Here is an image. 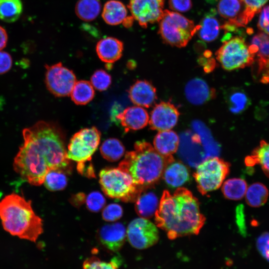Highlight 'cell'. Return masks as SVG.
<instances>
[{"label":"cell","mask_w":269,"mask_h":269,"mask_svg":"<svg viewBox=\"0 0 269 269\" xmlns=\"http://www.w3.org/2000/svg\"><path fill=\"white\" fill-rule=\"evenodd\" d=\"M23 144L13 161L15 171L31 185L43 183L50 170L68 171L65 135L56 124L39 121L22 130Z\"/></svg>","instance_id":"6da1fadb"},{"label":"cell","mask_w":269,"mask_h":269,"mask_svg":"<svg viewBox=\"0 0 269 269\" xmlns=\"http://www.w3.org/2000/svg\"><path fill=\"white\" fill-rule=\"evenodd\" d=\"M154 216L156 226L170 240L198 235L205 221L197 198L183 187L173 194L164 190Z\"/></svg>","instance_id":"7a4b0ae2"},{"label":"cell","mask_w":269,"mask_h":269,"mask_svg":"<svg viewBox=\"0 0 269 269\" xmlns=\"http://www.w3.org/2000/svg\"><path fill=\"white\" fill-rule=\"evenodd\" d=\"M174 161L172 155L164 156L150 143L141 140L135 143L133 150L126 153L118 167L128 173L134 183L143 190L157 182L166 167Z\"/></svg>","instance_id":"3957f363"},{"label":"cell","mask_w":269,"mask_h":269,"mask_svg":"<svg viewBox=\"0 0 269 269\" xmlns=\"http://www.w3.org/2000/svg\"><path fill=\"white\" fill-rule=\"evenodd\" d=\"M0 218L3 229L20 239L34 242L43 231L42 219L33 211L31 201L16 193L0 201Z\"/></svg>","instance_id":"277c9868"},{"label":"cell","mask_w":269,"mask_h":269,"mask_svg":"<svg viewBox=\"0 0 269 269\" xmlns=\"http://www.w3.org/2000/svg\"><path fill=\"white\" fill-rule=\"evenodd\" d=\"M99 182L105 194L124 202L135 201L143 190L133 182L130 175L119 167L106 168L99 173Z\"/></svg>","instance_id":"5b68a950"},{"label":"cell","mask_w":269,"mask_h":269,"mask_svg":"<svg viewBox=\"0 0 269 269\" xmlns=\"http://www.w3.org/2000/svg\"><path fill=\"white\" fill-rule=\"evenodd\" d=\"M193 22L179 12L164 10L159 20V34L167 44L178 48L185 47L196 32Z\"/></svg>","instance_id":"8992f818"},{"label":"cell","mask_w":269,"mask_h":269,"mask_svg":"<svg viewBox=\"0 0 269 269\" xmlns=\"http://www.w3.org/2000/svg\"><path fill=\"white\" fill-rule=\"evenodd\" d=\"M215 54L222 67L227 71L249 66L253 63L255 58L249 46L240 36H232L223 41V44Z\"/></svg>","instance_id":"52a82bcc"},{"label":"cell","mask_w":269,"mask_h":269,"mask_svg":"<svg viewBox=\"0 0 269 269\" xmlns=\"http://www.w3.org/2000/svg\"><path fill=\"white\" fill-rule=\"evenodd\" d=\"M230 167L229 163L218 157L208 158L199 164L193 176L200 193L204 195L220 187Z\"/></svg>","instance_id":"ba28073f"},{"label":"cell","mask_w":269,"mask_h":269,"mask_svg":"<svg viewBox=\"0 0 269 269\" xmlns=\"http://www.w3.org/2000/svg\"><path fill=\"white\" fill-rule=\"evenodd\" d=\"M100 138L101 133L95 127L80 130L70 140L67 150L68 159L78 163L91 161Z\"/></svg>","instance_id":"9c48e42d"},{"label":"cell","mask_w":269,"mask_h":269,"mask_svg":"<svg viewBox=\"0 0 269 269\" xmlns=\"http://www.w3.org/2000/svg\"><path fill=\"white\" fill-rule=\"evenodd\" d=\"M45 83L48 90L54 96H69L76 82L73 72L63 66L61 62L45 65Z\"/></svg>","instance_id":"30bf717a"},{"label":"cell","mask_w":269,"mask_h":269,"mask_svg":"<svg viewBox=\"0 0 269 269\" xmlns=\"http://www.w3.org/2000/svg\"><path fill=\"white\" fill-rule=\"evenodd\" d=\"M127 236L131 245L138 250L148 248L157 243L159 240L157 226L142 217L135 218L130 223Z\"/></svg>","instance_id":"8fae6325"},{"label":"cell","mask_w":269,"mask_h":269,"mask_svg":"<svg viewBox=\"0 0 269 269\" xmlns=\"http://www.w3.org/2000/svg\"><path fill=\"white\" fill-rule=\"evenodd\" d=\"M164 0H130L132 17L143 27L159 20L163 13Z\"/></svg>","instance_id":"7c38bea8"},{"label":"cell","mask_w":269,"mask_h":269,"mask_svg":"<svg viewBox=\"0 0 269 269\" xmlns=\"http://www.w3.org/2000/svg\"><path fill=\"white\" fill-rule=\"evenodd\" d=\"M180 113L169 102L156 104L150 113L148 124L150 129L158 132L171 130L177 123Z\"/></svg>","instance_id":"4fadbf2b"},{"label":"cell","mask_w":269,"mask_h":269,"mask_svg":"<svg viewBox=\"0 0 269 269\" xmlns=\"http://www.w3.org/2000/svg\"><path fill=\"white\" fill-rule=\"evenodd\" d=\"M126 236V228L121 223L105 225L97 233V239L101 245L113 253L118 252L122 248Z\"/></svg>","instance_id":"5bb4252c"},{"label":"cell","mask_w":269,"mask_h":269,"mask_svg":"<svg viewBox=\"0 0 269 269\" xmlns=\"http://www.w3.org/2000/svg\"><path fill=\"white\" fill-rule=\"evenodd\" d=\"M217 10L220 16L227 20V22L239 27H244L249 22L242 0H220Z\"/></svg>","instance_id":"9a60e30c"},{"label":"cell","mask_w":269,"mask_h":269,"mask_svg":"<svg viewBox=\"0 0 269 269\" xmlns=\"http://www.w3.org/2000/svg\"><path fill=\"white\" fill-rule=\"evenodd\" d=\"M184 93L188 101L195 105H201L214 99L216 96L215 89L199 78L189 81L185 86Z\"/></svg>","instance_id":"2e32d148"},{"label":"cell","mask_w":269,"mask_h":269,"mask_svg":"<svg viewBox=\"0 0 269 269\" xmlns=\"http://www.w3.org/2000/svg\"><path fill=\"white\" fill-rule=\"evenodd\" d=\"M129 97L134 105L149 108L155 103L157 97L156 88L149 81L137 80L129 90Z\"/></svg>","instance_id":"e0dca14e"},{"label":"cell","mask_w":269,"mask_h":269,"mask_svg":"<svg viewBox=\"0 0 269 269\" xmlns=\"http://www.w3.org/2000/svg\"><path fill=\"white\" fill-rule=\"evenodd\" d=\"M125 131H136L143 129L148 124L149 116L146 110L140 106L125 109L116 116Z\"/></svg>","instance_id":"ac0fdd59"},{"label":"cell","mask_w":269,"mask_h":269,"mask_svg":"<svg viewBox=\"0 0 269 269\" xmlns=\"http://www.w3.org/2000/svg\"><path fill=\"white\" fill-rule=\"evenodd\" d=\"M249 48L256 57L258 73H265L269 70V35L264 32H259L252 38Z\"/></svg>","instance_id":"d6986e66"},{"label":"cell","mask_w":269,"mask_h":269,"mask_svg":"<svg viewBox=\"0 0 269 269\" xmlns=\"http://www.w3.org/2000/svg\"><path fill=\"white\" fill-rule=\"evenodd\" d=\"M96 49L99 58L103 62L111 64L121 57L123 43L116 38L107 37L98 42Z\"/></svg>","instance_id":"ffe728a7"},{"label":"cell","mask_w":269,"mask_h":269,"mask_svg":"<svg viewBox=\"0 0 269 269\" xmlns=\"http://www.w3.org/2000/svg\"><path fill=\"white\" fill-rule=\"evenodd\" d=\"M153 147L164 156L172 155L179 146V138L177 134L171 130L159 132L153 139Z\"/></svg>","instance_id":"44dd1931"},{"label":"cell","mask_w":269,"mask_h":269,"mask_svg":"<svg viewBox=\"0 0 269 269\" xmlns=\"http://www.w3.org/2000/svg\"><path fill=\"white\" fill-rule=\"evenodd\" d=\"M163 177L166 184L171 187H179L189 179V170L180 162L173 161L165 168Z\"/></svg>","instance_id":"7402d4cb"},{"label":"cell","mask_w":269,"mask_h":269,"mask_svg":"<svg viewBox=\"0 0 269 269\" xmlns=\"http://www.w3.org/2000/svg\"><path fill=\"white\" fill-rule=\"evenodd\" d=\"M224 98L231 112L240 114L251 105V100L247 94L239 88H231L224 93Z\"/></svg>","instance_id":"603a6c76"},{"label":"cell","mask_w":269,"mask_h":269,"mask_svg":"<svg viewBox=\"0 0 269 269\" xmlns=\"http://www.w3.org/2000/svg\"><path fill=\"white\" fill-rule=\"evenodd\" d=\"M127 9L123 3L117 0H110L105 4L102 16L107 24L116 25L123 23L127 17Z\"/></svg>","instance_id":"cb8c5ba5"},{"label":"cell","mask_w":269,"mask_h":269,"mask_svg":"<svg viewBox=\"0 0 269 269\" xmlns=\"http://www.w3.org/2000/svg\"><path fill=\"white\" fill-rule=\"evenodd\" d=\"M158 204V198L153 192L142 191L135 200V210L140 217L149 218L154 215Z\"/></svg>","instance_id":"d4e9b609"},{"label":"cell","mask_w":269,"mask_h":269,"mask_svg":"<svg viewBox=\"0 0 269 269\" xmlns=\"http://www.w3.org/2000/svg\"><path fill=\"white\" fill-rule=\"evenodd\" d=\"M199 37L203 41L211 42L218 36L221 27L218 19L212 13H208L196 25Z\"/></svg>","instance_id":"484cf974"},{"label":"cell","mask_w":269,"mask_h":269,"mask_svg":"<svg viewBox=\"0 0 269 269\" xmlns=\"http://www.w3.org/2000/svg\"><path fill=\"white\" fill-rule=\"evenodd\" d=\"M245 161L248 166L259 164L269 177V143L261 140L260 145L254 149L251 155L247 157Z\"/></svg>","instance_id":"4316f807"},{"label":"cell","mask_w":269,"mask_h":269,"mask_svg":"<svg viewBox=\"0 0 269 269\" xmlns=\"http://www.w3.org/2000/svg\"><path fill=\"white\" fill-rule=\"evenodd\" d=\"M93 88L89 81H76L70 95L72 100L79 105L89 103L94 97L95 91Z\"/></svg>","instance_id":"83f0119b"},{"label":"cell","mask_w":269,"mask_h":269,"mask_svg":"<svg viewBox=\"0 0 269 269\" xmlns=\"http://www.w3.org/2000/svg\"><path fill=\"white\" fill-rule=\"evenodd\" d=\"M101 10L100 0H79L76 3L77 15L82 20L90 21L95 19Z\"/></svg>","instance_id":"f1b7e54d"},{"label":"cell","mask_w":269,"mask_h":269,"mask_svg":"<svg viewBox=\"0 0 269 269\" xmlns=\"http://www.w3.org/2000/svg\"><path fill=\"white\" fill-rule=\"evenodd\" d=\"M247 188L245 180L234 178L229 179L223 183L222 191L227 199L238 200L245 195Z\"/></svg>","instance_id":"f546056e"},{"label":"cell","mask_w":269,"mask_h":269,"mask_svg":"<svg viewBox=\"0 0 269 269\" xmlns=\"http://www.w3.org/2000/svg\"><path fill=\"white\" fill-rule=\"evenodd\" d=\"M100 149L102 156L110 161L119 160L124 155L125 151L123 143L116 138L106 139L101 144Z\"/></svg>","instance_id":"4dcf8cb0"},{"label":"cell","mask_w":269,"mask_h":269,"mask_svg":"<svg viewBox=\"0 0 269 269\" xmlns=\"http://www.w3.org/2000/svg\"><path fill=\"white\" fill-rule=\"evenodd\" d=\"M245 196L246 202L249 206L259 207L266 203L269 191L263 184L254 183L247 188Z\"/></svg>","instance_id":"1f68e13d"},{"label":"cell","mask_w":269,"mask_h":269,"mask_svg":"<svg viewBox=\"0 0 269 269\" xmlns=\"http://www.w3.org/2000/svg\"><path fill=\"white\" fill-rule=\"evenodd\" d=\"M21 0H0V19L6 22L17 20L22 11Z\"/></svg>","instance_id":"d6a6232c"},{"label":"cell","mask_w":269,"mask_h":269,"mask_svg":"<svg viewBox=\"0 0 269 269\" xmlns=\"http://www.w3.org/2000/svg\"><path fill=\"white\" fill-rule=\"evenodd\" d=\"M43 183L49 191H56L64 189L67 185L65 172L61 170H49L45 175Z\"/></svg>","instance_id":"836d02e7"},{"label":"cell","mask_w":269,"mask_h":269,"mask_svg":"<svg viewBox=\"0 0 269 269\" xmlns=\"http://www.w3.org/2000/svg\"><path fill=\"white\" fill-rule=\"evenodd\" d=\"M121 260L119 258L115 257L110 262H105L93 256L84 262L82 269H118L121 264Z\"/></svg>","instance_id":"e575fe53"},{"label":"cell","mask_w":269,"mask_h":269,"mask_svg":"<svg viewBox=\"0 0 269 269\" xmlns=\"http://www.w3.org/2000/svg\"><path fill=\"white\" fill-rule=\"evenodd\" d=\"M92 85L99 91L106 90L112 83L111 75L102 69L96 70L91 77Z\"/></svg>","instance_id":"d590c367"},{"label":"cell","mask_w":269,"mask_h":269,"mask_svg":"<svg viewBox=\"0 0 269 269\" xmlns=\"http://www.w3.org/2000/svg\"><path fill=\"white\" fill-rule=\"evenodd\" d=\"M105 203V197L98 191L91 192L86 199L87 207L91 212L99 211L104 207Z\"/></svg>","instance_id":"8d00e7d4"},{"label":"cell","mask_w":269,"mask_h":269,"mask_svg":"<svg viewBox=\"0 0 269 269\" xmlns=\"http://www.w3.org/2000/svg\"><path fill=\"white\" fill-rule=\"evenodd\" d=\"M123 210L121 205L112 203L107 206L103 210V219L108 222H114L121 218Z\"/></svg>","instance_id":"74e56055"},{"label":"cell","mask_w":269,"mask_h":269,"mask_svg":"<svg viewBox=\"0 0 269 269\" xmlns=\"http://www.w3.org/2000/svg\"><path fill=\"white\" fill-rule=\"evenodd\" d=\"M246 7V14L249 21L254 15L261 10L268 0H242Z\"/></svg>","instance_id":"f35d334b"},{"label":"cell","mask_w":269,"mask_h":269,"mask_svg":"<svg viewBox=\"0 0 269 269\" xmlns=\"http://www.w3.org/2000/svg\"><path fill=\"white\" fill-rule=\"evenodd\" d=\"M169 6L174 11L185 12L192 7L191 0H169Z\"/></svg>","instance_id":"ab89813d"},{"label":"cell","mask_w":269,"mask_h":269,"mask_svg":"<svg viewBox=\"0 0 269 269\" xmlns=\"http://www.w3.org/2000/svg\"><path fill=\"white\" fill-rule=\"evenodd\" d=\"M12 60L11 55L5 51H0V74L8 72L11 68Z\"/></svg>","instance_id":"60d3db41"},{"label":"cell","mask_w":269,"mask_h":269,"mask_svg":"<svg viewBox=\"0 0 269 269\" xmlns=\"http://www.w3.org/2000/svg\"><path fill=\"white\" fill-rule=\"evenodd\" d=\"M90 161L78 163L77 169L81 174L89 178H93L95 177V175L92 164Z\"/></svg>","instance_id":"b9f144b4"},{"label":"cell","mask_w":269,"mask_h":269,"mask_svg":"<svg viewBox=\"0 0 269 269\" xmlns=\"http://www.w3.org/2000/svg\"><path fill=\"white\" fill-rule=\"evenodd\" d=\"M199 63L203 67L205 72H211L215 67L216 62L214 58L211 57H206L204 55L199 57Z\"/></svg>","instance_id":"7bdbcfd3"},{"label":"cell","mask_w":269,"mask_h":269,"mask_svg":"<svg viewBox=\"0 0 269 269\" xmlns=\"http://www.w3.org/2000/svg\"><path fill=\"white\" fill-rule=\"evenodd\" d=\"M269 24V5L266 6L262 10L260 15L258 27L261 30Z\"/></svg>","instance_id":"ee69618b"},{"label":"cell","mask_w":269,"mask_h":269,"mask_svg":"<svg viewBox=\"0 0 269 269\" xmlns=\"http://www.w3.org/2000/svg\"><path fill=\"white\" fill-rule=\"evenodd\" d=\"M7 42V34L6 30L0 26V51L6 45Z\"/></svg>","instance_id":"f6af8a7d"},{"label":"cell","mask_w":269,"mask_h":269,"mask_svg":"<svg viewBox=\"0 0 269 269\" xmlns=\"http://www.w3.org/2000/svg\"><path fill=\"white\" fill-rule=\"evenodd\" d=\"M260 255L269 262V240L268 241Z\"/></svg>","instance_id":"bcb514c9"},{"label":"cell","mask_w":269,"mask_h":269,"mask_svg":"<svg viewBox=\"0 0 269 269\" xmlns=\"http://www.w3.org/2000/svg\"><path fill=\"white\" fill-rule=\"evenodd\" d=\"M261 81L264 83H269V69L264 73Z\"/></svg>","instance_id":"7dc6e473"}]
</instances>
